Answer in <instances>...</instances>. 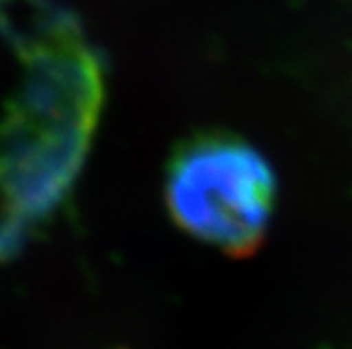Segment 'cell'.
Returning <instances> with one entry per match:
<instances>
[{"instance_id":"obj_1","label":"cell","mask_w":352,"mask_h":349,"mask_svg":"<svg viewBox=\"0 0 352 349\" xmlns=\"http://www.w3.org/2000/svg\"><path fill=\"white\" fill-rule=\"evenodd\" d=\"M167 204L182 230L228 255L255 252L276 204L266 158L232 135H203L182 145L167 173Z\"/></svg>"}]
</instances>
